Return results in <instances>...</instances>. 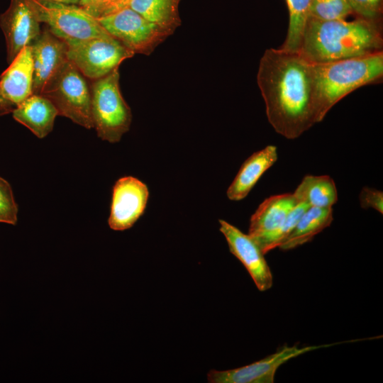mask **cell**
<instances>
[{
  "label": "cell",
  "instance_id": "cell-19",
  "mask_svg": "<svg viewBox=\"0 0 383 383\" xmlns=\"http://www.w3.org/2000/svg\"><path fill=\"white\" fill-rule=\"evenodd\" d=\"M293 194L298 203L310 207L332 208L338 201L335 182L328 175H306Z\"/></svg>",
  "mask_w": 383,
  "mask_h": 383
},
{
  "label": "cell",
  "instance_id": "cell-25",
  "mask_svg": "<svg viewBox=\"0 0 383 383\" xmlns=\"http://www.w3.org/2000/svg\"><path fill=\"white\" fill-rule=\"evenodd\" d=\"M353 13L359 18L379 21L382 13L383 0H347Z\"/></svg>",
  "mask_w": 383,
  "mask_h": 383
},
{
  "label": "cell",
  "instance_id": "cell-1",
  "mask_svg": "<svg viewBox=\"0 0 383 383\" xmlns=\"http://www.w3.org/2000/svg\"><path fill=\"white\" fill-rule=\"evenodd\" d=\"M257 82L268 121L287 139H295L318 123L313 64L299 51L267 49Z\"/></svg>",
  "mask_w": 383,
  "mask_h": 383
},
{
  "label": "cell",
  "instance_id": "cell-4",
  "mask_svg": "<svg viewBox=\"0 0 383 383\" xmlns=\"http://www.w3.org/2000/svg\"><path fill=\"white\" fill-rule=\"evenodd\" d=\"M118 68L94 80L91 87V114L98 136L109 143L118 142L130 128L132 114L119 87Z\"/></svg>",
  "mask_w": 383,
  "mask_h": 383
},
{
  "label": "cell",
  "instance_id": "cell-23",
  "mask_svg": "<svg viewBox=\"0 0 383 383\" xmlns=\"http://www.w3.org/2000/svg\"><path fill=\"white\" fill-rule=\"evenodd\" d=\"M130 2L131 0H80L77 5L99 19L128 7Z\"/></svg>",
  "mask_w": 383,
  "mask_h": 383
},
{
  "label": "cell",
  "instance_id": "cell-26",
  "mask_svg": "<svg viewBox=\"0 0 383 383\" xmlns=\"http://www.w3.org/2000/svg\"><path fill=\"white\" fill-rule=\"evenodd\" d=\"M360 206L364 209H373L383 213V192L374 188L364 187L360 194Z\"/></svg>",
  "mask_w": 383,
  "mask_h": 383
},
{
  "label": "cell",
  "instance_id": "cell-12",
  "mask_svg": "<svg viewBox=\"0 0 383 383\" xmlns=\"http://www.w3.org/2000/svg\"><path fill=\"white\" fill-rule=\"evenodd\" d=\"M149 196L147 185L127 176L118 179L113 188L109 227L114 231L131 228L143 215Z\"/></svg>",
  "mask_w": 383,
  "mask_h": 383
},
{
  "label": "cell",
  "instance_id": "cell-15",
  "mask_svg": "<svg viewBox=\"0 0 383 383\" xmlns=\"http://www.w3.org/2000/svg\"><path fill=\"white\" fill-rule=\"evenodd\" d=\"M33 65V94H40L45 86L67 60V45L45 28L30 45Z\"/></svg>",
  "mask_w": 383,
  "mask_h": 383
},
{
  "label": "cell",
  "instance_id": "cell-11",
  "mask_svg": "<svg viewBox=\"0 0 383 383\" xmlns=\"http://www.w3.org/2000/svg\"><path fill=\"white\" fill-rule=\"evenodd\" d=\"M40 24L32 0H11L9 8L0 15L9 64L40 35Z\"/></svg>",
  "mask_w": 383,
  "mask_h": 383
},
{
  "label": "cell",
  "instance_id": "cell-6",
  "mask_svg": "<svg viewBox=\"0 0 383 383\" xmlns=\"http://www.w3.org/2000/svg\"><path fill=\"white\" fill-rule=\"evenodd\" d=\"M40 23L65 42L111 36L98 19L77 4L32 0Z\"/></svg>",
  "mask_w": 383,
  "mask_h": 383
},
{
  "label": "cell",
  "instance_id": "cell-13",
  "mask_svg": "<svg viewBox=\"0 0 383 383\" xmlns=\"http://www.w3.org/2000/svg\"><path fill=\"white\" fill-rule=\"evenodd\" d=\"M219 230L224 235L230 252L243 264L260 292L273 285V276L260 248L248 235L235 226L220 219Z\"/></svg>",
  "mask_w": 383,
  "mask_h": 383
},
{
  "label": "cell",
  "instance_id": "cell-22",
  "mask_svg": "<svg viewBox=\"0 0 383 383\" xmlns=\"http://www.w3.org/2000/svg\"><path fill=\"white\" fill-rule=\"evenodd\" d=\"M353 13L347 0H312L309 17L321 21H338L345 20Z\"/></svg>",
  "mask_w": 383,
  "mask_h": 383
},
{
  "label": "cell",
  "instance_id": "cell-17",
  "mask_svg": "<svg viewBox=\"0 0 383 383\" xmlns=\"http://www.w3.org/2000/svg\"><path fill=\"white\" fill-rule=\"evenodd\" d=\"M13 118L35 136L43 138L52 130L58 112L52 103L39 94H32L12 113Z\"/></svg>",
  "mask_w": 383,
  "mask_h": 383
},
{
  "label": "cell",
  "instance_id": "cell-18",
  "mask_svg": "<svg viewBox=\"0 0 383 383\" xmlns=\"http://www.w3.org/2000/svg\"><path fill=\"white\" fill-rule=\"evenodd\" d=\"M333 220L332 208L309 207L294 228L279 246L282 250H290L309 243Z\"/></svg>",
  "mask_w": 383,
  "mask_h": 383
},
{
  "label": "cell",
  "instance_id": "cell-3",
  "mask_svg": "<svg viewBox=\"0 0 383 383\" xmlns=\"http://www.w3.org/2000/svg\"><path fill=\"white\" fill-rule=\"evenodd\" d=\"M313 64L318 123L343 97L357 89L379 81L383 76V52Z\"/></svg>",
  "mask_w": 383,
  "mask_h": 383
},
{
  "label": "cell",
  "instance_id": "cell-9",
  "mask_svg": "<svg viewBox=\"0 0 383 383\" xmlns=\"http://www.w3.org/2000/svg\"><path fill=\"white\" fill-rule=\"evenodd\" d=\"M334 344L310 345L299 348L297 345L282 346L275 353L240 367L227 370H211L208 374L210 383H273L279 367L297 356L306 353Z\"/></svg>",
  "mask_w": 383,
  "mask_h": 383
},
{
  "label": "cell",
  "instance_id": "cell-24",
  "mask_svg": "<svg viewBox=\"0 0 383 383\" xmlns=\"http://www.w3.org/2000/svg\"><path fill=\"white\" fill-rule=\"evenodd\" d=\"M18 206L10 184L0 177V223L16 225Z\"/></svg>",
  "mask_w": 383,
  "mask_h": 383
},
{
  "label": "cell",
  "instance_id": "cell-27",
  "mask_svg": "<svg viewBox=\"0 0 383 383\" xmlns=\"http://www.w3.org/2000/svg\"><path fill=\"white\" fill-rule=\"evenodd\" d=\"M55 2L70 4H78L80 0H48Z\"/></svg>",
  "mask_w": 383,
  "mask_h": 383
},
{
  "label": "cell",
  "instance_id": "cell-21",
  "mask_svg": "<svg viewBox=\"0 0 383 383\" xmlns=\"http://www.w3.org/2000/svg\"><path fill=\"white\" fill-rule=\"evenodd\" d=\"M286 1L289 10V26L286 39L281 48L299 51L312 0Z\"/></svg>",
  "mask_w": 383,
  "mask_h": 383
},
{
  "label": "cell",
  "instance_id": "cell-7",
  "mask_svg": "<svg viewBox=\"0 0 383 383\" xmlns=\"http://www.w3.org/2000/svg\"><path fill=\"white\" fill-rule=\"evenodd\" d=\"M67 57L87 78L93 81L110 74L135 54L112 36L65 42Z\"/></svg>",
  "mask_w": 383,
  "mask_h": 383
},
{
  "label": "cell",
  "instance_id": "cell-8",
  "mask_svg": "<svg viewBox=\"0 0 383 383\" xmlns=\"http://www.w3.org/2000/svg\"><path fill=\"white\" fill-rule=\"evenodd\" d=\"M98 21L113 38L134 54H150L172 34L128 6Z\"/></svg>",
  "mask_w": 383,
  "mask_h": 383
},
{
  "label": "cell",
  "instance_id": "cell-14",
  "mask_svg": "<svg viewBox=\"0 0 383 383\" xmlns=\"http://www.w3.org/2000/svg\"><path fill=\"white\" fill-rule=\"evenodd\" d=\"M30 46L24 48L0 76V116L13 113L33 94Z\"/></svg>",
  "mask_w": 383,
  "mask_h": 383
},
{
  "label": "cell",
  "instance_id": "cell-16",
  "mask_svg": "<svg viewBox=\"0 0 383 383\" xmlns=\"http://www.w3.org/2000/svg\"><path fill=\"white\" fill-rule=\"evenodd\" d=\"M277 157V149L274 145H267L252 154L243 163L228 188V198L232 201L245 198L262 174L275 163Z\"/></svg>",
  "mask_w": 383,
  "mask_h": 383
},
{
  "label": "cell",
  "instance_id": "cell-5",
  "mask_svg": "<svg viewBox=\"0 0 383 383\" xmlns=\"http://www.w3.org/2000/svg\"><path fill=\"white\" fill-rule=\"evenodd\" d=\"M40 95L49 99L58 115L90 129L91 91L84 76L68 59L45 86Z\"/></svg>",
  "mask_w": 383,
  "mask_h": 383
},
{
  "label": "cell",
  "instance_id": "cell-20",
  "mask_svg": "<svg viewBox=\"0 0 383 383\" xmlns=\"http://www.w3.org/2000/svg\"><path fill=\"white\" fill-rule=\"evenodd\" d=\"M181 0H131L128 7L146 20L173 33L181 25Z\"/></svg>",
  "mask_w": 383,
  "mask_h": 383
},
{
  "label": "cell",
  "instance_id": "cell-2",
  "mask_svg": "<svg viewBox=\"0 0 383 383\" xmlns=\"http://www.w3.org/2000/svg\"><path fill=\"white\" fill-rule=\"evenodd\" d=\"M379 21H321L309 17L299 52L314 64L327 63L382 51Z\"/></svg>",
  "mask_w": 383,
  "mask_h": 383
},
{
  "label": "cell",
  "instance_id": "cell-10",
  "mask_svg": "<svg viewBox=\"0 0 383 383\" xmlns=\"http://www.w3.org/2000/svg\"><path fill=\"white\" fill-rule=\"evenodd\" d=\"M297 203L293 193L271 196L252 215L248 235L265 255L279 247L281 229L289 211Z\"/></svg>",
  "mask_w": 383,
  "mask_h": 383
}]
</instances>
